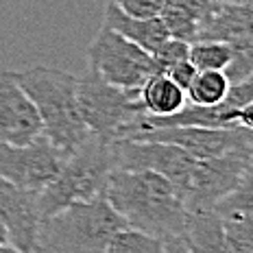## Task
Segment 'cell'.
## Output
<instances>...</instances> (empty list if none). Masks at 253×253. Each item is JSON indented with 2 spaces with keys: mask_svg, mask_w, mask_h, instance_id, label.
I'll list each match as a JSON object with an SVG mask.
<instances>
[{
  "mask_svg": "<svg viewBox=\"0 0 253 253\" xmlns=\"http://www.w3.org/2000/svg\"><path fill=\"white\" fill-rule=\"evenodd\" d=\"M103 197L123 216L126 227L146 231L162 240L183 234L188 210L179 190L153 170L109 172Z\"/></svg>",
  "mask_w": 253,
  "mask_h": 253,
  "instance_id": "cell-1",
  "label": "cell"
},
{
  "mask_svg": "<svg viewBox=\"0 0 253 253\" xmlns=\"http://www.w3.org/2000/svg\"><path fill=\"white\" fill-rule=\"evenodd\" d=\"M13 77L35 105L42 123V135L52 146L70 155L92 135L79 112L75 75L59 68L35 66L13 72Z\"/></svg>",
  "mask_w": 253,
  "mask_h": 253,
  "instance_id": "cell-2",
  "label": "cell"
},
{
  "mask_svg": "<svg viewBox=\"0 0 253 253\" xmlns=\"http://www.w3.org/2000/svg\"><path fill=\"white\" fill-rule=\"evenodd\" d=\"M126 227L105 197L79 201L40 220L33 253H105Z\"/></svg>",
  "mask_w": 253,
  "mask_h": 253,
  "instance_id": "cell-3",
  "label": "cell"
},
{
  "mask_svg": "<svg viewBox=\"0 0 253 253\" xmlns=\"http://www.w3.org/2000/svg\"><path fill=\"white\" fill-rule=\"evenodd\" d=\"M112 170V142L89 135L77 151L63 160L59 172L38 192L40 218H46L72 203L103 197Z\"/></svg>",
  "mask_w": 253,
  "mask_h": 253,
  "instance_id": "cell-4",
  "label": "cell"
},
{
  "mask_svg": "<svg viewBox=\"0 0 253 253\" xmlns=\"http://www.w3.org/2000/svg\"><path fill=\"white\" fill-rule=\"evenodd\" d=\"M77 103L89 133L105 142L126 138L140 116L146 114L138 92L112 85L92 68L77 77Z\"/></svg>",
  "mask_w": 253,
  "mask_h": 253,
  "instance_id": "cell-5",
  "label": "cell"
},
{
  "mask_svg": "<svg viewBox=\"0 0 253 253\" xmlns=\"http://www.w3.org/2000/svg\"><path fill=\"white\" fill-rule=\"evenodd\" d=\"M87 68L112 85L133 92H138L149 77L157 75L151 52L105 24L87 46Z\"/></svg>",
  "mask_w": 253,
  "mask_h": 253,
  "instance_id": "cell-6",
  "label": "cell"
},
{
  "mask_svg": "<svg viewBox=\"0 0 253 253\" xmlns=\"http://www.w3.org/2000/svg\"><path fill=\"white\" fill-rule=\"evenodd\" d=\"M253 164V155L245 144V129L234 149L210 160H199L190 177L186 192L181 194L188 212H208L238 186L242 172Z\"/></svg>",
  "mask_w": 253,
  "mask_h": 253,
  "instance_id": "cell-7",
  "label": "cell"
},
{
  "mask_svg": "<svg viewBox=\"0 0 253 253\" xmlns=\"http://www.w3.org/2000/svg\"><path fill=\"white\" fill-rule=\"evenodd\" d=\"M112 153H114V168L153 170L157 175L166 177L179 190V194L186 192L190 177L194 172V166L199 162L190 153L179 149V146L155 140H131V138L114 140Z\"/></svg>",
  "mask_w": 253,
  "mask_h": 253,
  "instance_id": "cell-8",
  "label": "cell"
},
{
  "mask_svg": "<svg viewBox=\"0 0 253 253\" xmlns=\"http://www.w3.org/2000/svg\"><path fill=\"white\" fill-rule=\"evenodd\" d=\"M66 157V153L52 146L44 135L26 144L0 140V177L22 190L40 192L59 172Z\"/></svg>",
  "mask_w": 253,
  "mask_h": 253,
  "instance_id": "cell-9",
  "label": "cell"
},
{
  "mask_svg": "<svg viewBox=\"0 0 253 253\" xmlns=\"http://www.w3.org/2000/svg\"><path fill=\"white\" fill-rule=\"evenodd\" d=\"M0 220L7 227L9 242L20 253H33L40 227L38 192L22 190L0 177Z\"/></svg>",
  "mask_w": 253,
  "mask_h": 253,
  "instance_id": "cell-10",
  "label": "cell"
},
{
  "mask_svg": "<svg viewBox=\"0 0 253 253\" xmlns=\"http://www.w3.org/2000/svg\"><path fill=\"white\" fill-rule=\"evenodd\" d=\"M40 135L42 123L35 105L18 85L13 72H0V140L26 144Z\"/></svg>",
  "mask_w": 253,
  "mask_h": 253,
  "instance_id": "cell-11",
  "label": "cell"
},
{
  "mask_svg": "<svg viewBox=\"0 0 253 253\" xmlns=\"http://www.w3.org/2000/svg\"><path fill=\"white\" fill-rule=\"evenodd\" d=\"M131 140L168 142L194 157L210 160L220 153L234 149L240 140V126L236 129H208V126H164V129H144L131 135Z\"/></svg>",
  "mask_w": 253,
  "mask_h": 253,
  "instance_id": "cell-12",
  "label": "cell"
},
{
  "mask_svg": "<svg viewBox=\"0 0 253 253\" xmlns=\"http://www.w3.org/2000/svg\"><path fill=\"white\" fill-rule=\"evenodd\" d=\"M103 24L116 33L125 35L126 40L138 44L146 52H155L168 40V31L160 20V15L157 18H131L112 2H107V7H105Z\"/></svg>",
  "mask_w": 253,
  "mask_h": 253,
  "instance_id": "cell-13",
  "label": "cell"
},
{
  "mask_svg": "<svg viewBox=\"0 0 253 253\" xmlns=\"http://www.w3.org/2000/svg\"><path fill=\"white\" fill-rule=\"evenodd\" d=\"M249 35H253V9L236 0H225L199 31V40H216L227 44Z\"/></svg>",
  "mask_w": 253,
  "mask_h": 253,
  "instance_id": "cell-14",
  "label": "cell"
},
{
  "mask_svg": "<svg viewBox=\"0 0 253 253\" xmlns=\"http://www.w3.org/2000/svg\"><path fill=\"white\" fill-rule=\"evenodd\" d=\"M181 238L190 253H234L225 238L223 218L214 210L188 212Z\"/></svg>",
  "mask_w": 253,
  "mask_h": 253,
  "instance_id": "cell-15",
  "label": "cell"
},
{
  "mask_svg": "<svg viewBox=\"0 0 253 253\" xmlns=\"http://www.w3.org/2000/svg\"><path fill=\"white\" fill-rule=\"evenodd\" d=\"M138 98L149 116H170L188 103L186 92L166 75H153L138 89Z\"/></svg>",
  "mask_w": 253,
  "mask_h": 253,
  "instance_id": "cell-16",
  "label": "cell"
},
{
  "mask_svg": "<svg viewBox=\"0 0 253 253\" xmlns=\"http://www.w3.org/2000/svg\"><path fill=\"white\" fill-rule=\"evenodd\" d=\"M231 83L225 70H197L190 87L186 89V98L192 105L212 107L225 101Z\"/></svg>",
  "mask_w": 253,
  "mask_h": 253,
  "instance_id": "cell-17",
  "label": "cell"
},
{
  "mask_svg": "<svg viewBox=\"0 0 253 253\" xmlns=\"http://www.w3.org/2000/svg\"><path fill=\"white\" fill-rule=\"evenodd\" d=\"M214 212L220 216H249L253 218V164L242 172L238 186L223 201L214 205Z\"/></svg>",
  "mask_w": 253,
  "mask_h": 253,
  "instance_id": "cell-18",
  "label": "cell"
},
{
  "mask_svg": "<svg viewBox=\"0 0 253 253\" xmlns=\"http://www.w3.org/2000/svg\"><path fill=\"white\" fill-rule=\"evenodd\" d=\"M188 59L197 70H225L231 59V48L227 42L199 40L190 44Z\"/></svg>",
  "mask_w": 253,
  "mask_h": 253,
  "instance_id": "cell-19",
  "label": "cell"
},
{
  "mask_svg": "<svg viewBox=\"0 0 253 253\" xmlns=\"http://www.w3.org/2000/svg\"><path fill=\"white\" fill-rule=\"evenodd\" d=\"M105 253H164V240L146 231L123 227L116 231Z\"/></svg>",
  "mask_w": 253,
  "mask_h": 253,
  "instance_id": "cell-20",
  "label": "cell"
},
{
  "mask_svg": "<svg viewBox=\"0 0 253 253\" xmlns=\"http://www.w3.org/2000/svg\"><path fill=\"white\" fill-rule=\"evenodd\" d=\"M160 20L166 26L168 38L188 42V44L199 40V22L188 11L175 7V4H164V9H162V13H160Z\"/></svg>",
  "mask_w": 253,
  "mask_h": 253,
  "instance_id": "cell-21",
  "label": "cell"
},
{
  "mask_svg": "<svg viewBox=\"0 0 253 253\" xmlns=\"http://www.w3.org/2000/svg\"><path fill=\"white\" fill-rule=\"evenodd\" d=\"M229 48L231 59L225 68V75H227L229 83H238L253 75V35L231 42Z\"/></svg>",
  "mask_w": 253,
  "mask_h": 253,
  "instance_id": "cell-22",
  "label": "cell"
},
{
  "mask_svg": "<svg viewBox=\"0 0 253 253\" xmlns=\"http://www.w3.org/2000/svg\"><path fill=\"white\" fill-rule=\"evenodd\" d=\"M227 245L234 253H253V218L249 216H220Z\"/></svg>",
  "mask_w": 253,
  "mask_h": 253,
  "instance_id": "cell-23",
  "label": "cell"
},
{
  "mask_svg": "<svg viewBox=\"0 0 253 253\" xmlns=\"http://www.w3.org/2000/svg\"><path fill=\"white\" fill-rule=\"evenodd\" d=\"M188 50H190V44H188V42H181V40H175V38H168L155 52H151L157 75H164L168 68L175 66L177 61L188 59Z\"/></svg>",
  "mask_w": 253,
  "mask_h": 253,
  "instance_id": "cell-24",
  "label": "cell"
},
{
  "mask_svg": "<svg viewBox=\"0 0 253 253\" xmlns=\"http://www.w3.org/2000/svg\"><path fill=\"white\" fill-rule=\"evenodd\" d=\"M131 18H157L166 0H107Z\"/></svg>",
  "mask_w": 253,
  "mask_h": 253,
  "instance_id": "cell-25",
  "label": "cell"
},
{
  "mask_svg": "<svg viewBox=\"0 0 253 253\" xmlns=\"http://www.w3.org/2000/svg\"><path fill=\"white\" fill-rule=\"evenodd\" d=\"M164 75L170 79L172 83H177L183 92H186V89L190 87V83H192L194 75H197V68L192 66V61H190V59H183V61H177L175 66H170Z\"/></svg>",
  "mask_w": 253,
  "mask_h": 253,
  "instance_id": "cell-26",
  "label": "cell"
},
{
  "mask_svg": "<svg viewBox=\"0 0 253 253\" xmlns=\"http://www.w3.org/2000/svg\"><path fill=\"white\" fill-rule=\"evenodd\" d=\"M236 126L247 129V131H253V103H249V105H245V107L238 109V114H236Z\"/></svg>",
  "mask_w": 253,
  "mask_h": 253,
  "instance_id": "cell-27",
  "label": "cell"
},
{
  "mask_svg": "<svg viewBox=\"0 0 253 253\" xmlns=\"http://www.w3.org/2000/svg\"><path fill=\"white\" fill-rule=\"evenodd\" d=\"M164 253H190V249L186 247L181 236H177V238L164 240Z\"/></svg>",
  "mask_w": 253,
  "mask_h": 253,
  "instance_id": "cell-28",
  "label": "cell"
},
{
  "mask_svg": "<svg viewBox=\"0 0 253 253\" xmlns=\"http://www.w3.org/2000/svg\"><path fill=\"white\" fill-rule=\"evenodd\" d=\"M245 144H247V149H249L251 155H253V131H247L245 129Z\"/></svg>",
  "mask_w": 253,
  "mask_h": 253,
  "instance_id": "cell-29",
  "label": "cell"
},
{
  "mask_svg": "<svg viewBox=\"0 0 253 253\" xmlns=\"http://www.w3.org/2000/svg\"><path fill=\"white\" fill-rule=\"evenodd\" d=\"M0 253H20V251L9 242H0Z\"/></svg>",
  "mask_w": 253,
  "mask_h": 253,
  "instance_id": "cell-30",
  "label": "cell"
},
{
  "mask_svg": "<svg viewBox=\"0 0 253 253\" xmlns=\"http://www.w3.org/2000/svg\"><path fill=\"white\" fill-rule=\"evenodd\" d=\"M0 242H9V234H7V227L2 225V220H0ZM11 245V242H9Z\"/></svg>",
  "mask_w": 253,
  "mask_h": 253,
  "instance_id": "cell-31",
  "label": "cell"
},
{
  "mask_svg": "<svg viewBox=\"0 0 253 253\" xmlns=\"http://www.w3.org/2000/svg\"><path fill=\"white\" fill-rule=\"evenodd\" d=\"M236 2H240V4H245V7L253 9V0H236Z\"/></svg>",
  "mask_w": 253,
  "mask_h": 253,
  "instance_id": "cell-32",
  "label": "cell"
}]
</instances>
